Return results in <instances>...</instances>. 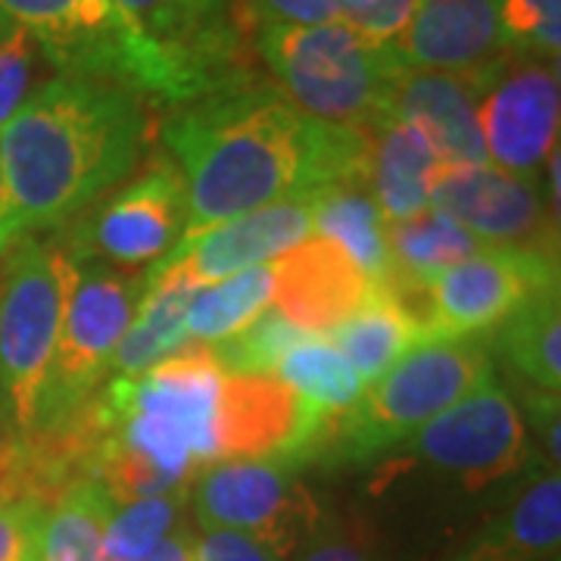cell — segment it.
Wrapping results in <instances>:
<instances>
[{"label":"cell","instance_id":"4fadbf2b","mask_svg":"<svg viewBox=\"0 0 561 561\" xmlns=\"http://www.w3.org/2000/svg\"><path fill=\"white\" fill-rule=\"evenodd\" d=\"M431 206L446 213L486 250H527L559 256V219L537 179L493 165H443Z\"/></svg>","mask_w":561,"mask_h":561},{"label":"cell","instance_id":"9a60e30c","mask_svg":"<svg viewBox=\"0 0 561 561\" xmlns=\"http://www.w3.org/2000/svg\"><path fill=\"white\" fill-rule=\"evenodd\" d=\"M309 234H312V197L275 203L238 219L209 225L194 234H184L179 247L150 268L201 290L206 284L231 278L253 265L275 262L280 253L302 243Z\"/></svg>","mask_w":561,"mask_h":561},{"label":"cell","instance_id":"8992f818","mask_svg":"<svg viewBox=\"0 0 561 561\" xmlns=\"http://www.w3.org/2000/svg\"><path fill=\"white\" fill-rule=\"evenodd\" d=\"M0 16L25 28L60 76L110 81L165 103L206 98L113 0H0Z\"/></svg>","mask_w":561,"mask_h":561},{"label":"cell","instance_id":"ffe728a7","mask_svg":"<svg viewBox=\"0 0 561 561\" xmlns=\"http://www.w3.org/2000/svg\"><path fill=\"white\" fill-rule=\"evenodd\" d=\"M490 72L446 76L402 69L393 84L387 119L412 125L446 165H490L478 125V101Z\"/></svg>","mask_w":561,"mask_h":561},{"label":"cell","instance_id":"d6986e66","mask_svg":"<svg viewBox=\"0 0 561 561\" xmlns=\"http://www.w3.org/2000/svg\"><path fill=\"white\" fill-rule=\"evenodd\" d=\"M393 57L409 72L483 76L508 57L496 0H419Z\"/></svg>","mask_w":561,"mask_h":561},{"label":"cell","instance_id":"7c38bea8","mask_svg":"<svg viewBox=\"0 0 561 561\" xmlns=\"http://www.w3.org/2000/svg\"><path fill=\"white\" fill-rule=\"evenodd\" d=\"M559 60L508 54L490 72L478 101L486 162L508 175L537 179L559 150Z\"/></svg>","mask_w":561,"mask_h":561},{"label":"cell","instance_id":"e0dca14e","mask_svg":"<svg viewBox=\"0 0 561 561\" xmlns=\"http://www.w3.org/2000/svg\"><path fill=\"white\" fill-rule=\"evenodd\" d=\"M378 287L328 238L309 234L272 262V302L302 334L328 337L353 319Z\"/></svg>","mask_w":561,"mask_h":561},{"label":"cell","instance_id":"5bb4252c","mask_svg":"<svg viewBox=\"0 0 561 561\" xmlns=\"http://www.w3.org/2000/svg\"><path fill=\"white\" fill-rule=\"evenodd\" d=\"M328 415L272 375H225L216 412V461L312 459Z\"/></svg>","mask_w":561,"mask_h":561},{"label":"cell","instance_id":"4316f807","mask_svg":"<svg viewBox=\"0 0 561 561\" xmlns=\"http://www.w3.org/2000/svg\"><path fill=\"white\" fill-rule=\"evenodd\" d=\"M113 496L91 478L69 483L47 502L38 527V561H106L103 534Z\"/></svg>","mask_w":561,"mask_h":561},{"label":"cell","instance_id":"5b68a950","mask_svg":"<svg viewBox=\"0 0 561 561\" xmlns=\"http://www.w3.org/2000/svg\"><path fill=\"white\" fill-rule=\"evenodd\" d=\"M256 47L278 94L302 116L371 131L390 116L402 66L393 50L371 47L346 25H260Z\"/></svg>","mask_w":561,"mask_h":561},{"label":"cell","instance_id":"603a6c76","mask_svg":"<svg viewBox=\"0 0 561 561\" xmlns=\"http://www.w3.org/2000/svg\"><path fill=\"white\" fill-rule=\"evenodd\" d=\"M191 297H194V287L150 268L144 275V294L135 309V319L128 324L119 350L113 356L106 381L138 378L153 365L172 359L184 346H191L194 343L187 337Z\"/></svg>","mask_w":561,"mask_h":561},{"label":"cell","instance_id":"9c48e42d","mask_svg":"<svg viewBox=\"0 0 561 561\" xmlns=\"http://www.w3.org/2000/svg\"><path fill=\"white\" fill-rule=\"evenodd\" d=\"M559 287V256L527 250H481L424 284L387 290L412 312L424 341H468L500 328L537 294Z\"/></svg>","mask_w":561,"mask_h":561},{"label":"cell","instance_id":"f35d334b","mask_svg":"<svg viewBox=\"0 0 561 561\" xmlns=\"http://www.w3.org/2000/svg\"><path fill=\"white\" fill-rule=\"evenodd\" d=\"M300 561H368V552L350 534H324L319 527V534L302 546Z\"/></svg>","mask_w":561,"mask_h":561},{"label":"cell","instance_id":"ee69618b","mask_svg":"<svg viewBox=\"0 0 561 561\" xmlns=\"http://www.w3.org/2000/svg\"><path fill=\"white\" fill-rule=\"evenodd\" d=\"M0 272H3V253H0ZM0 421H3V409H0Z\"/></svg>","mask_w":561,"mask_h":561},{"label":"cell","instance_id":"6da1fadb","mask_svg":"<svg viewBox=\"0 0 561 561\" xmlns=\"http://www.w3.org/2000/svg\"><path fill=\"white\" fill-rule=\"evenodd\" d=\"M187 231L265 206L316 197L337 184H368V131L302 116L275 88H221L165 122Z\"/></svg>","mask_w":561,"mask_h":561},{"label":"cell","instance_id":"d590c367","mask_svg":"<svg viewBox=\"0 0 561 561\" xmlns=\"http://www.w3.org/2000/svg\"><path fill=\"white\" fill-rule=\"evenodd\" d=\"M419 0H368L356 13H346L343 22L371 47L390 50L393 41L400 38L402 28L409 25Z\"/></svg>","mask_w":561,"mask_h":561},{"label":"cell","instance_id":"8d00e7d4","mask_svg":"<svg viewBox=\"0 0 561 561\" xmlns=\"http://www.w3.org/2000/svg\"><path fill=\"white\" fill-rule=\"evenodd\" d=\"M247 22L260 25H331L343 22L337 0H247Z\"/></svg>","mask_w":561,"mask_h":561},{"label":"cell","instance_id":"83f0119b","mask_svg":"<svg viewBox=\"0 0 561 561\" xmlns=\"http://www.w3.org/2000/svg\"><path fill=\"white\" fill-rule=\"evenodd\" d=\"M387 247H390V280L383 287L424 284L446 272L449 265L486 250L434 206H427L415 219L387 225Z\"/></svg>","mask_w":561,"mask_h":561},{"label":"cell","instance_id":"30bf717a","mask_svg":"<svg viewBox=\"0 0 561 561\" xmlns=\"http://www.w3.org/2000/svg\"><path fill=\"white\" fill-rule=\"evenodd\" d=\"M187 502L203 530L241 534L280 561L300 552L324 524L297 465L275 459L213 461L187 483Z\"/></svg>","mask_w":561,"mask_h":561},{"label":"cell","instance_id":"4dcf8cb0","mask_svg":"<svg viewBox=\"0 0 561 561\" xmlns=\"http://www.w3.org/2000/svg\"><path fill=\"white\" fill-rule=\"evenodd\" d=\"M184 502H187V490L147 496V500L113 502L103 534L106 561H140L147 552H153L175 530Z\"/></svg>","mask_w":561,"mask_h":561},{"label":"cell","instance_id":"836d02e7","mask_svg":"<svg viewBox=\"0 0 561 561\" xmlns=\"http://www.w3.org/2000/svg\"><path fill=\"white\" fill-rule=\"evenodd\" d=\"M41 60L44 54L25 28L10 25L3 32L0 38V131L38 88L35 76H38Z\"/></svg>","mask_w":561,"mask_h":561},{"label":"cell","instance_id":"d6a6232c","mask_svg":"<svg viewBox=\"0 0 561 561\" xmlns=\"http://www.w3.org/2000/svg\"><path fill=\"white\" fill-rule=\"evenodd\" d=\"M496 20L508 54L559 60L561 0H496Z\"/></svg>","mask_w":561,"mask_h":561},{"label":"cell","instance_id":"8fae6325","mask_svg":"<svg viewBox=\"0 0 561 561\" xmlns=\"http://www.w3.org/2000/svg\"><path fill=\"white\" fill-rule=\"evenodd\" d=\"M397 453L465 490H483L530 465V431L518 402L493 381L424 424Z\"/></svg>","mask_w":561,"mask_h":561},{"label":"cell","instance_id":"e575fe53","mask_svg":"<svg viewBox=\"0 0 561 561\" xmlns=\"http://www.w3.org/2000/svg\"><path fill=\"white\" fill-rule=\"evenodd\" d=\"M44 502L0 483V561H28L38 549Z\"/></svg>","mask_w":561,"mask_h":561},{"label":"cell","instance_id":"60d3db41","mask_svg":"<svg viewBox=\"0 0 561 561\" xmlns=\"http://www.w3.org/2000/svg\"><path fill=\"white\" fill-rule=\"evenodd\" d=\"M13 456H16V437L0 424V478L10 471V465H13Z\"/></svg>","mask_w":561,"mask_h":561},{"label":"cell","instance_id":"277c9868","mask_svg":"<svg viewBox=\"0 0 561 561\" xmlns=\"http://www.w3.org/2000/svg\"><path fill=\"white\" fill-rule=\"evenodd\" d=\"M486 383H493V359L474 337L421 343L368 383L356 405L328 419L312 459L371 461L397 453L424 424Z\"/></svg>","mask_w":561,"mask_h":561},{"label":"cell","instance_id":"ac0fdd59","mask_svg":"<svg viewBox=\"0 0 561 561\" xmlns=\"http://www.w3.org/2000/svg\"><path fill=\"white\" fill-rule=\"evenodd\" d=\"M187 231L184 181L172 162H157L150 172L125 184L88 225L91 247L119 265H157Z\"/></svg>","mask_w":561,"mask_h":561},{"label":"cell","instance_id":"7402d4cb","mask_svg":"<svg viewBox=\"0 0 561 561\" xmlns=\"http://www.w3.org/2000/svg\"><path fill=\"white\" fill-rule=\"evenodd\" d=\"M368 191L378 203L387 225L415 219L431 206L434 184L446 162L434 147L421 138L412 125L400 119H383L368 131Z\"/></svg>","mask_w":561,"mask_h":561},{"label":"cell","instance_id":"484cf974","mask_svg":"<svg viewBox=\"0 0 561 561\" xmlns=\"http://www.w3.org/2000/svg\"><path fill=\"white\" fill-rule=\"evenodd\" d=\"M502 359L527 383V390L556 393L561 390V297L549 287L527 300L500 324L496 334Z\"/></svg>","mask_w":561,"mask_h":561},{"label":"cell","instance_id":"f546056e","mask_svg":"<svg viewBox=\"0 0 561 561\" xmlns=\"http://www.w3.org/2000/svg\"><path fill=\"white\" fill-rule=\"evenodd\" d=\"M272 378L287 383L300 400L319 409L328 419L356 405L365 390V383L356 378V371L343 359V353L331 343V337H319V334H306L300 343H294L280 356Z\"/></svg>","mask_w":561,"mask_h":561},{"label":"cell","instance_id":"7a4b0ae2","mask_svg":"<svg viewBox=\"0 0 561 561\" xmlns=\"http://www.w3.org/2000/svg\"><path fill=\"white\" fill-rule=\"evenodd\" d=\"M144 106L110 81H41L0 131V253L57 228L131 175Z\"/></svg>","mask_w":561,"mask_h":561},{"label":"cell","instance_id":"3957f363","mask_svg":"<svg viewBox=\"0 0 561 561\" xmlns=\"http://www.w3.org/2000/svg\"><path fill=\"white\" fill-rule=\"evenodd\" d=\"M225 371L191 343L138 378L106 381L88 405L98 437L162 478L187 486L216 461V412Z\"/></svg>","mask_w":561,"mask_h":561},{"label":"cell","instance_id":"7bdbcfd3","mask_svg":"<svg viewBox=\"0 0 561 561\" xmlns=\"http://www.w3.org/2000/svg\"><path fill=\"white\" fill-rule=\"evenodd\" d=\"M10 25H13V22H7V20H3V16H0V38H3V32H7Z\"/></svg>","mask_w":561,"mask_h":561},{"label":"cell","instance_id":"b9f144b4","mask_svg":"<svg viewBox=\"0 0 561 561\" xmlns=\"http://www.w3.org/2000/svg\"><path fill=\"white\" fill-rule=\"evenodd\" d=\"M368 0H337V7H341V13L346 16V13H356V10H362Z\"/></svg>","mask_w":561,"mask_h":561},{"label":"cell","instance_id":"44dd1931","mask_svg":"<svg viewBox=\"0 0 561 561\" xmlns=\"http://www.w3.org/2000/svg\"><path fill=\"white\" fill-rule=\"evenodd\" d=\"M561 478L546 471L446 561H559Z\"/></svg>","mask_w":561,"mask_h":561},{"label":"cell","instance_id":"cb8c5ba5","mask_svg":"<svg viewBox=\"0 0 561 561\" xmlns=\"http://www.w3.org/2000/svg\"><path fill=\"white\" fill-rule=\"evenodd\" d=\"M312 234L337 243L375 287L390 280L387 221L368 184H337L312 197Z\"/></svg>","mask_w":561,"mask_h":561},{"label":"cell","instance_id":"d4e9b609","mask_svg":"<svg viewBox=\"0 0 561 561\" xmlns=\"http://www.w3.org/2000/svg\"><path fill=\"white\" fill-rule=\"evenodd\" d=\"M328 337L365 387L378 381L405 353L427 343L419 321L412 319V312L387 287H378L371 300Z\"/></svg>","mask_w":561,"mask_h":561},{"label":"cell","instance_id":"2e32d148","mask_svg":"<svg viewBox=\"0 0 561 561\" xmlns=\"http://www.w3.org/2000/svg\"><path fill=\"white\" fill-rule=\"evenodd\" d=\"M125 20L179 62L203 94L241 84L228 76L238 32L247 22L241 0H113Z\"/></svg>","mask_w":561,"mask_h":561},{"label":"cell","instance_id":"52a82bcc","mask_svg":"<svg viewBox=\"0 0 561 561\" xmlns=\"http://www.w3.org/2000/svg\"><path fill=\"white\" fill-rule=\"evenodd\" d=\"M76 256L38 238L3 250L0 272V409L7 431L22 440L38 419L41 393L54 365L62 306Z\"/></svg>","mask_w":561,"mask_h":561},{"label":"cell","instance_id":"f6af8a7d","mask_svg":"<svg viewBox=\"0 0 561 561\" xmlns=\"http://www.w3.org/2000/svg\"><path fill=\"white\" fill-rule=\"evenodd\" d=\"M28 561H38V549H35V556H32V559H28Z\"/></svg>","mask_w":561,"mask_h":561},{"label":"cell","instance_id":"ab89813d","mask_svg":"<svg viewBox=\"0 0 561 561\" xmlns=\"http://www.w3.org/2000/svg\"><path fill=\"white\" fill-rule=\"evenodd\" d=\"M140 561H194V534L184 527L172 530L153 552H147Z\"/></svg>","mask_w":561,"mask_h":561},{"label":"cell","instance_id":"74e56055","mask_svg":"<svg viewBox=\"0 0 561 561\" xmlns=\"http://www.w3.org/2000/svg\"><path fill=\"white\" fill-rule=\"evenodd\" d=\"M194 561H280L256 540L225 530H203L194 537Z\"/></svg>","mask_w":561,"mask_h":561},{"label":"cell","instance_id":"ba28073f","mask_svg":"<svg viewBox=\"0 0 561 561\" xmlns=\"http://www.w3.org/2000/svg\"><path fill=\"white\" fill-rule=\"evenodd\" d=\"M140 294L144 275L125 278L103 262L76 260V275L62 306L57 353L28 437L60 434L94 400L101 383L110 378V365L135 319Z\"/></svg>","mask_w":561,"mask_h":561},{"label":"cell","instance_id":"1f68e13d","mask_svg":"<svg viewBox=\"0 0 561 561\" xmlns=\"http://www.w3.org/2000/svg\"><path fill=\"white\" fill-rule=\"evenodd\" d=\"M306 334L280 316L278 309H265L253 324L228 341L213 343L209 353L225 375H272L280 356L300 343Z\"/></svg>","mask_w":561,"mask_h":561},{"label":"cell","instance_id":"f1b7e54d","mask_svg":"<svg viewBox=\"0 0 561 561\" xmlns=\"http://www.w3.org/2000/svg\"><path fill=\"white\" fill-rule=\"evenodd\" d=\"M272 309V262L194 290L187 306V337L203 346L241 334Z\"/></svg>","mask_w":561,"mask_h":561}]
</instances>
